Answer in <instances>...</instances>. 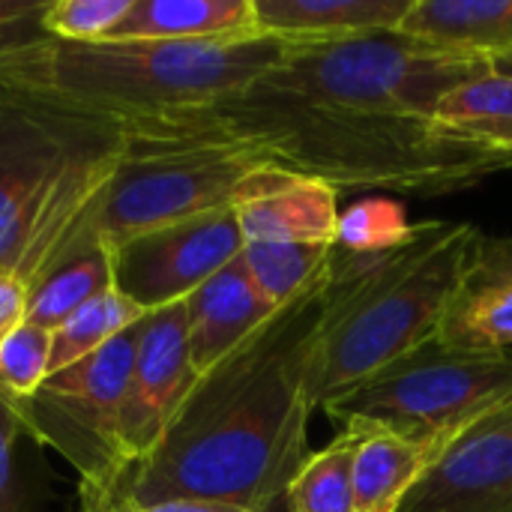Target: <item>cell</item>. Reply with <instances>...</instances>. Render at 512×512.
<instances>
[{
  "mask_svg": "<svg viewBox=\"0 0 512 512\" xmlns=\"http://www.w3.org/2000/svg\"><path fill=\"white\" fill-rule=\"evenodd\" d=\"M339 282L342 258L333 246L327 267L291 303L195 381L156 450L108 498L81 507L198 498L270 512L285 504L291 480L312 456L309 378Z\"/></svg>",
  "mask_w": 512,
  "mask_h": 512,
  "instance_id": "1",
  "label": "cell"
},
{
  "mask_svg": "<svg viewBox=\"0 0 512 512\" xmlns=\"http://www.w3.org/2000/svg\"><path fill=\"white\" fill-rule=\"evenodd\" d=\"M183 111L264 165L324 180L339 192L453 195L512 168V150L450 138L432 120L354 111L282 93L261 78L222 102Z\"/></svg>",
  "mask_w": 512,
  "mask_h": 512,
  "instance_id": "2",
  "label": "cell"
},
{
  "mask_svg": "<svg viewBox=\"0 0 512 512\" xmlns=\"http://www.w3.org/2000/svg\"><path fill=\"white\" fill-rule=\"evenodd\" d=\"M123 120L0 75V273L30 291L102 246Z\"/></svg>",
  "mask_w": 512,
  "mask_h": 512,
  "instance_id": "3",
  "label": "cell"
},
{
  "mask_svg": "<svg viewBox=\"0 0 512 512\" xmlns=\"http://www.w3.org/2000/svg\"><path fill=\"white\" fill-rule=\"evenodd\" d=\"M483 240L477 225L429 219L378 252L336 246L342 282L312 363V411L432 342L474 282Z\"/></svg>",
  "mask_w": 512,
  "mask_h": 512,
  "instance_id": "4",
  "label": "cell"
},
{
  "mask_svg": "<svg viewBox=\"0 0 512 512\" xmlns=\"http://www.w3.org/2000/svg\"><path fill=\"white\" fill-rule=\"evenodd\" d=\"M285 54L288 42L267 33L84 45L42 36L0 54V75L111 117H150L222 102L276 69Z\"/></svg>",
  "mask_w": 512,
  "mask_h": 512,
  "instance_id": "5",
  "label": "cell"
},
{
  "mask_svg": "<svg viewBox=\"0 0 512 512\" xmlns=\"http://www.w3.org/2000/svg\"><path fill=\"white\" fill-rule=\"evenodd\" d=\"M120 120L123 159L99 216L105 249L174 222L228 210L243 177L264 165L186 111Z\"/></svg>",
  "mask_w": 512,
  "mask_h": 512,
  "instance_id": "6",
  "label": "cell"
},
{
  "mask_svg": "<svg viewBox=\"0 0 512 512\" xmlns=\"http://www.w3.org/2000/svg\"><path fill=\"white\" fill-rule=\"evenodd\" d=\"M492 69L486 57L438 51L393 30L327 45H288L285 60L261 81L354 111L432 120L456 87Z\"/></svg>",
  "mask_w": 512,
  "mask_h": 512,
  "instance_id": "7",
  "label": "cell"
},
{
  "mask_svg": "<svg viewBox=\"0 0 512 512\" xmlns=\"http://www.w3.org/2000/svg\"><path fill=\"white\" fill-rule=\"evenodd\" d=\"M512 399V351H474L441 336L330 399L321 411L342 429L405 438L459 435Z\"/></svg>",
  "mask_w": 512,
  "mask_h": 512,
  "instance_id": "8",
  "label": "cell"
},
{
  "mask_svg": "<svg viewBox=\"0 0 512 512\" xmlns=\"http://www.w3.org/2000/svg\"><path fill=\"white\" fill-rule=\"evenodd\" d=\"M138 324L93 357L48 375L27 399H6L24 438L60 453L78 474L81 504H99L129 471L120 417L129 390Z\"/></svg>",
  "mask_w": 512,
  "mask_h": 512,
  "instance_id": "9",
  "label": "cell"
},
{
  "mask_svg": "<svg viewBox=\"0 0 512 512\" xmlns=\"http://www.w3.org/2000/svg\"><path fill=\"white\" fill-rule=\"evenodd\" d=\"M243 246L240 222L228 207L147 231L108 249L111 279L120 294L150 315L183 303L210 276L240 258Z\"/></svg>",
  "mask_w": 512,
  "mask_h": 512,
  "instance_id": "10",
  "label": "cell"
},
{
  "mask_svg": "<svg viewBox=\"0 0 512 512\" xmlns=\"http://www.w3.org/2000/svg\"><path fill=\"white\" fill-rule=\"evenodd\" d=\"M195 381L198 372L189 360L186 300L144 315L120 417V444L129 471L156 450Z\"/></svg>",
  "mask_w": 512,
  "mask_h": 512,
  "instance_id": "11",
  "label": "cell"
},
{
  "mask_svg": "<svg viewBox=\"0 0 512 512\" xmlns=\"http://www.w3.org/2000/svg\"><path fill=\"white\" fill-rule=\"evenodd\" d=\"M396 512H512V399L459 432Z\"/></svg>",
  "mask_w": 512,
  "mask_h": 512,
  "instance_id": "12",
  "label": "cell"
},
{
  "mask_svg": "<svg viewBox=\"0 0 512 512\" xmlns=\"http://www.w3.org/2000/svg\"><path fill=\"white\" fill-rule=\"evenodd\" d=\"M246 243H324L336 246L339 189L276 165L243 177L231 204Z\"/></svg>",
  "mask_w": 512,
  "mask_h": 512,
  "instance_id": "13",
  "label": "cell"
},
{
  "mask_svg": "<svg viewBox=\"0 0 512 512\" xmlns=\"http://www.w3.org/2000/svg\"><path fill=\"white\" fill-rule=\"evenodd\" d=\"M276 309L258 294L240 258L210 276L195 294L186 297V336L189 360L198 372H210L246 336H252Z\"/></svg>",
  "mask_w": 512,
  "mask_h": 512,
  "instance_id": "14",
  "label": "cell"
},
{
  "mask_svg": "<svg viewBox=\"0 0 512 512\" xmlns=\"http://www.w3.org/2000/svg\"><path fill=\"white\" fill-rule=\"evenodd\" d=\"M261 33L288 45H327L393 33L417 0H252Z\"/></svg>",
  "mask_w": 512,
  "mask_h": 512,
  "instance_id": "15",
  "label": "cell"
},
{
  "mask_svg": "<svg viewBox=\"0 0 512 512\" xmlns=\"http://www.w3.org/2000/svg\"><path fill=\"white\" fill-rule=\"evenodd\" d=\"M396 33L495 63L512 54V0H417Z\"/></svg>",
  "mask_w": 512,
  "mask_h": 512,
  "instance_id": "16",
  "label": "cell"
},
{
  "mask_svg": "<svg viewBox=\"0 0 512 512\" xmlns=\"http://www.w3.org/2000/svg\"><path fill=\"white\" fill-rule=\"evenodd\" d=\"M354 432H360L357 453H354L357 512L399 510V504L408 498L417 480L456 438V435H441V438L417 441L381 429H354Z\"/></svg>",
  "mask_w": 512,
  "mask_h": 512,
  "instance_id": "17",
  "label": "cell"
},
{
  "mask_svg": "<svg viewBox=\"0 0 512 512\" xmlns=\"http://www.w3.org/2000/svg\"><path fill=\"white\" fill-rule=\"evenodd\" d=\"M261 33L252 0H132L129 15L108 36L114 42L231 39ZM105 42V39H102Z\"/></svg>",
  "mask_w": 512,
  "mask_h": 512,
  "instance_id": "18",
  "label": "cell"
},
{
  "mask_svg": "<svg viewBox=\"0 0 512 512\" xmlns=\"http://www.w3.org/2000/svg\"><path fill=\"white\" fill-rule=\"evenodd\" d=\"M432 126L468 144L512 150V75L492 69L465 81L438 105Z\"/></svg>",
  "mask_w": 512,
  "mask_h": 512,
  "instance_id": "19",
  "label": "cell"
},
{
  "mask_svg": "<svg viewBox=\"0 0 512 512\" xmlns=\"http://www.w3.org/2000/svg\"><path fill=\"white\" fill-rule=\"evenodd\" d=\"M144 309H138L126 294H120L114 285L93 300H87L81 309H75L60 327H54V348H51V375L63 372L105 345H111L117 336L132 330L144 321Z\"/></svg>",
  "mask_w": 512,
  "mask_h": 512,
  "instance_id": "20",
  "label": "cell"
},
{
  "mask_svg": "<svg viewBox=\"0 0 512 512\" xmlns=\"http://www.w3.org/2000/svg\"><path fill=\"white\" fill-rule=\"evenodd\" d=\"M360 432L345 429L336 438L312 453L297 471L285 492L288 512H357L354 498V453Z\"/></svg>",
  "mask_w": 512,
  "mask_h": 512,
  "instance_id": "21",
  "label": "cell"
},
{
  "mask_svg": "<svg viewBox=\"0 0 512 512\" xmlns=\"http://www.w3.org/2000/svg\"><path fill=\"white\" fill-rule=\"evenodd\" d=\"M330 252L324 243H246L240 261L258 294L279 309L327 267Z\"/></svg>",
  "mask_w": 512,
  "mask_h": 512,
  "instance_id": "22",
  "label": "cell"
},
{
  "mask_svg": "<svg viewBox=\"0 0 512 512\" xmlns=\"http://www.w3.org/2000/svg\"><path fill=\"white\" fill-rule=\"evenodd\" d=\"M114 285L111 279V258L108 249L99 246L93 252H84L72 258L69 264L57 267L45 282H39L30 291L27 303V321L39 324L45 330L60 327L75 309H81L96 294L108 291Z\"/></svg>",
  "mask_w": 512,
  "mask_h": 512,
  "instance_id": "23",
  "label": "cell"
},
{
  "mask_svg": "<svg viewBox=\"0 0 512 512\" xmlns=\"http://www.w3.org/2000/svg\"><path fill=\"white\" fill-rule=\"evenodd\" d=\"M447 345L474 351H512V288L471 282L447 315L441 333Z\"/></svg>",
  "mask_w": 512,
  "mask_h": 512,
  "instance_id": "24",
  "label": "cell"
},
{
  "mask_svg": "<svg viewBox=\"0 0 512 512\" xmlns=\"http://www.w3.org/2000/svg\"><path fill=\"white\" fill-rule=\"evenodd\" d=\"M54 333L39 324H18L0 345V396L27 399L51 375Z\"/></svg>",
  "mask_w": 512,
  "mask_h": 512,
  "instance_id": "25",
  "label": "cell"
},
{
  "mask_svg": "<svg viewBox=\"0 0 512 512\" xmlns=\"http://www.w3.org/2000/svg\"><path fill=\"white\" fill-rule=\"evenodd\" d=\"M132 0H48L42 33L57 42H102L129 15Z\"/></svg>",
  "mask_w": 512,
  "mask_h": 512,
  "instance_id": "26",
  "label": "cell"
},
{
  "mask_svg": "<svg viewBox=\"0 0 512 512\" xmlns=\"http://www.w3.org/2000/svg\"><path fill=\"white\" fill-rule=\"evenodd\" d=\"M411 225L405 222V210L384 198H369L354 204L339 216L336 246L348 252H378L399 243Z\"/></svg>",
  "mask_w": 512,
  "mask_h": 512,
  "instance_id": "27",
  "label": "cell"
},
{
  "mask_svg": "<svg viewBox=\"0 0 512 512\" xmlns=\"http://www.w3.org/2000/svg\"><path fill=\"white\" fill-rule=\"evenodd\" d=\"M24 438L12 408L0 396V512H33L27 483L18 462V441Z\"/></svg>",
  "mask_w": 512,
  "mask_h": 512,
  "instance_id": "28",
  "label": "cell"
},
{
  "mask_svg": "<svg viewBox=\"0 0 512 512\" xmlns=\"http://www.w3.org/2000/svg\"><path fill=\"white\" fill-rule=\"evenodd\" d=\"M48 0H0V54L42 39V12Z\"/></svg>",
  "mask_w": 512,
  "mask_h": 512,
  "instance_id": "29",
  "label": "cell"
},
{
  "mask_svg": "<svg viewBox=\"0 0 512 512\" xmlns=\"http://www.w3.org/2000/svg\"><path fill=\"white\" fill-rule=\"evenodd\" d=\"M474 279L486 285H510L512 288V237L483 240V255H480V267Z\"/></svg>",
  "mask_w": 512,
  "mask_h": 512,
  "instance_id": "30",
  "label": "cell"
},
{
  "mask_svg": "<svg viewBox=\"0 0 512 512\" xmlns=\"http://www.w3.org/2000/svg\"><path fill=\"white\" fill-rule=\"evenodd\" d=\"M27 303H30V288L15 276L0 273V345L18 324L27 321Z\"/></svg>",
  "mask_w": 512,
  "mask_h": 512,
  "instance_id": "31",
  "label": "cell"
},
{
  "mask_svg": "<svg viewBox=\"0 0 512 512\" xmlns=\"http://www.w3.org/2000/svg\"><path fill=\"white\" fill-rule=\"evenodd\" d=\"M84 510V507H81ZM96 512H252L225 501H198V498H171V501H153V504H120L111 510Z\"/></svg>",
  "mask_w": 512,
  "mask_h": 512,
  "instance_id": "32",
  "label": "cell"
},
{
  "mask_svg": "<svg viewBox=\"0 0 512 512\" xmlns=\"http://www.w3.org/2000/svg\"><path fill=\"white\" fill-rule=\"evenodd\" d=\"M495 69H498V72H504V75H512V54L501 57V60H495Z\"/></svg>",
  "mask_w": 512,
  "mask_h": 512,
  "instance_id": "33",
  "label": "cell"
},
{
  "mask_svg": "<svg viewBox=\"0 0 512 512\" xmlns=\"http://www.w3.org/2000/svg\"><path fill=\"white\" fill-rule=\"evenodd\" d=\"M81 512H96V510H81Z\"/></svg>",
  "mask_w": 512,
  "mask_h": 512,
  "instance_id": "34",
  "label": "cell"
}]
</instances>
